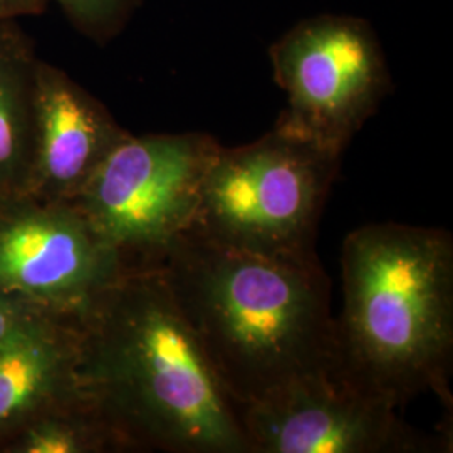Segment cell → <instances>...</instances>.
<instances>
[{"mask_svg":"<svg viewBox=\"0 0 453 453\" xmlns=\"http://www.w3.org/2000/svg\"><path fill=\"white\" fill-rule=\"evenodd\" d=\"M82 403L118 452L249 453L239 410L155 265L73 318Z\"/></svg>","mask_w":453,"mask_h":453,"instance_id":"cell-1","label":"cell"},{"mask_svg":"<svg viewBox=\"0 0 453 453\" xmlns=\"http://www.w3.org/2000/svg\"><path fill=\"white\" fill-rule=\"evenodd\" d=\"M155 267L239 413L294 380L340 366L318 257H269L187 228Z\"/></svg>","mask_w":453,"mask_h":453,"instance_id":"cell-2","label":"cell"},{"mask_svg":"<svg viewBox=\"0 0 453 453\" xmlns=\"http://www.w3.org/2000/svg\"><path fill=\"white\" fill-rule=\"evenodd\" d=\"M341 269V370L396 408L426 389L452 408V235L393 222L361 226L342 243Z\"/></svg>","mask_w":453,"mask_h":453,"instance_id":"cell-3","label":"cell"},{"mask_svg":"<svg viewBox=\"0 0 453 453\" xmlns=\"http://www.w3.org/2000/svg\"><path fill=\"white\" fill-rule=\"evenodd\" d=\"M341 153L282 130L220 146L203 177L188 228L269 257L314 259V235Z\"/></svg>","mask_w":453,"mask_h":453,"instance_id":"cell-4","label":"cell"},{"mask_svg":"<svg viewBox=\"0 0 453 453\" xmlns=\"http://www.w3.org/2000/svg\"><path fill=\"white\" fill-rule=\"evenodd\" d=\"M220 146L207 133H130L67 203L128 269L155 265L192 226L202 181Z\"/></svg>","mask_w":453,"mask_h":453,"instance_id":"cell-5","label":"cell"},{"mask_svg":"<svg viewBox=\"0 0 453 453\" xmlns=\"http://www.w3.org/2000/svg\"><path fill=\"white\" fill-rule=\"evenodd\" d=\"M269 58L288 97L275 125L341 155L391 89L381 44L359 17L304 19L275 41Z\"/></svg>","mask_w":453,"mask_h":453,"instance_id":"cell-6","label":"cell"},{"mask_svg":"<svg viewBox=\"0 0 453 453\" xmlns=\"http://www.w3.org/2000/svg\"><path fill=\"white\" fill-rule=\"evenodd\" d=\"M249 453H426L447 440L423 435L385 396L341 366L294 380L239 413Z\"/></svg>","mask_w":453,"mask_h":453,"instance_id":"cell-7","label":"cell"},{"mask_svg":"<svg viewBox=\"0 0 453 453\" xmlns=\"http://www.w3.org/2000/svg\"><path fill=\"white\" fill-rule=\"evenodd\" d=\"M127 269L73 203L16 198L0 207V291L73 319Z\"/></svg>","mask_w":453,"mask_h":453,"instance_id":"cell-8","label":"cell"},{"mask_svg":"<svg viewBox=\"0 0 453 453\" xmlns=\"http://www.w3.org/2000/svg\"><path fill=\"white\" fill-rule=\"evenodd\" d=\"M130 131L111 111L42 58L34 84V143L19 198L71 202Z\"/></svg>","mask_w":453,"mask_h":453,"instance_id":"cell-9","label":"cell"},{"mask_svg":"<svg viewBox=\"0 0 453 453\" xmlns=\"http://www.w3.org/2000/svg\"><path fill=\"white\" fill-rule=\"evenodd\" d=\"M76 402L73 319L52 316L0 342V453L29 421Z\"/></svg>","mask_w":453,"mask_h":453,"instance_id":"cell-10","label":"cell"},{"mask_svg":"<svg viewBox=\"0 0 453 453\" xmlns=\"http://www.w3.org/2000/svg\"><path fill=\"white\" fill-rule=\"evenodd\" d=\"M39 59L20 20H0V207L20 196L27 179Z\"/></svg>","mask_w":453,"mask_h":453,"instance_id":"cell-11","label":"cell"},{"mask_svg":"<svg viewBox=\"0 0 453 453\" xmlns=\"http://www.w3.org/2000/svg\"><path fill=\"white\" fill-rule=\"evenodd\" d=\"M118 452L113 438L82 402L52 408L29 421L2 453Z\"/></svg>","mask_w":453,"mask_h":453,"instance_id":"cell-12","label":"cell"},{"mask_svg":"<svg viewBox=\"0 0 453 453\" xmlns=\"http://www.w3.org/2000/svg\"><path fill=\"white\" fill-rule=\"evenodd\" d=\"M50 2V0H49ZM69 26L97 46L113 42L146 0H52Z\"/></svg>","mask_w":453,"mask_h":453,"instance_id":"cell-13","label":"cell"},{"mask_svg":"<svg viewBox=\"0 0 453 453\" xmlns=\"http://www.w3.org/2000/svg\"><path fill=\"white\" fill-rule=\"evenodd\" d=\"M52 316L54 314L48 311L35 308L9 292L0 291V342L11 340L19 333L33 327L34 324Z\"/></svg>","mask_w":453,"mask_h":453,"instance_id":"cell-14","label":"cell"},{"mask_svg":"<svg viewBox=\"0 0 453 453\" xmlns=\"http://www.w3.org/2000/svg\"><path fill=\"white\" fill-rule=\"evenodd\" d=\"M49 0H0V20H22L42 16Z\"/></svg>","mask_w":453,"mask_h":453,"instance_id":"cell-15","label":"cell"}]
</instances>
